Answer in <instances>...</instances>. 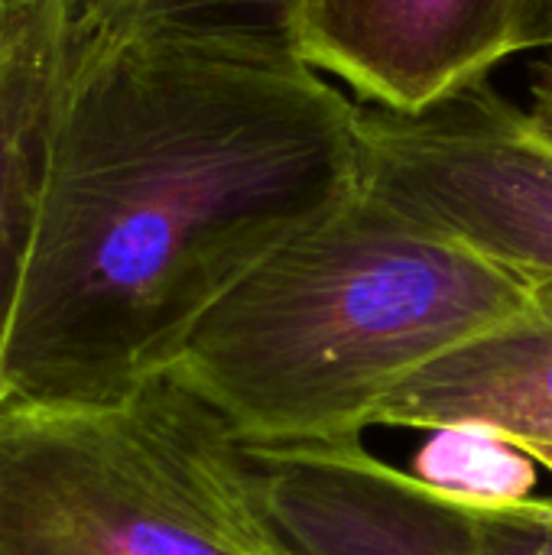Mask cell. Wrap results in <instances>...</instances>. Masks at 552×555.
<instances>
[{"label":"cell","instance_id":"6da1fadb","mask_svg":"<svg viewBox=\"0 0 552 555\" xmlns=\"http://www.w3.org/2000/svg\"><path fill=\"white\" fill-rule=\"evenodd\" d=\"M361 179V101L290 42L117 23L78 0L3 400L130 393Z\"/></svg>","mask_w":552,"mask_h":555},{"label":"cell","instance_id":"7a4b0ae2","mask_svg":"<svg viewBox=\"0 0 552 555\" xmlns=\"http://www.w3.org/2000/svg\"><path fill=\"white\" fill-rule=\"evenodd\" d=\"M534 306L521 276L361 179L264 254L166 371L241 446L348 442L420 371Z\"/></svg>","mask_w":552,"mask_h":555},{"label":"cell","instance_id":"3957f363","mask_svg":"<svg viewBox=\"0 0 552 555\" xmlns=\"http://www.w3.org/2000/svg\"><path fill=\"white\" fill-rule=\"evenodd\" d=\"M0 555H293L238 439L172 371L107 403H0Z\"/></svg>","mask_w":552,"mask_h":555},{"label":"cell","instance_id":"277c9868","mask_svg":"<svg viewBox=\"0 0 552 555\" xmlns=\"http://www.w3.org/2000/svg\"><path fill=\"white\" fill-rule=\"evenodd\" d=\"M364 185L552 302V137L491 81L423 114L361 104Z\"/></svg>","mask_w":552,"mask_h":555},{"label":"cell","instance_id":"5b68a950","mask_svg":"<svg viewBox=\"0 0 552 555\" xmlns=\"http://www.w3.org/2000/svg\"><path fill=\"white\" fill-rule=\"evenodd\" d=\"M238 449L260 514L293 555H508L498 504L449 494L364 439Z\"/></svg>","mask_w":552,"mask_h":555},{"label":"cell","instance_id":"8992f818","mask_svg":"<svg viewBox=\"0 0 552 555\" xmlns=\"http://www.w3.org/2000/svg\"><path fill=\"white\" fill-rule=\"evenodd\" d=\"M290 46L355 101L423 114L527 52V0H299Z\"/></svg>","mask_w":552,"mask_h":555},{"label":"cell","instance_id":"52a82bcc","mask_svg":"<svg viewBox=\"0 0 552 555\" xmlns=\"http://www.w3.org/2000/svg\"><path fill=\"white\" fill-rule=\"evenodd\" d=\"M377 426L485 433L521 446L552 439V302L452 351L407 380Z\"/></svg>","mask_w":552,"mask_h":555},{"label":"cell","instance_id":"ba28073f","mask_svg":"<svg viewBox=\"0 0 552 555\" xmlns=\"http://www.w3.org/2000/svg\"><path fill=\"white\" fill-rule=\"evenodd\" d=\"M75 36L78 0H46L0 62V403L13 309Z\"/></svg>","mask_w":552,"mask_h":555},{"label":"cell","instance_id":"9c48e42d","mask_svg":"<svg viewBox=\"0 0 552 555\" xmlns=\"http://www.w3.org/2000/svg\"><path fill=\"white\" fill-rule=\"evenodd\" d=\"M537 462L511 442L485 433H436L416 475L449 494L478 504L527 501Z\"/></svg>","mask_w":552,"mask_h":555},{"label":"cell","instance_id":"30bf717a","mask_svg":"<svg viewBox=\"0 0 552 555\" xmlns=\"http://www.w3.org/2000/svg\"><path fill=\"white\" fill-rule=\"evenodd\" d=\"M94 16L290 42L299 0H85Z\"/></svg>","mask_w":552,"mask_h":555},{"label":"cell","instance_id":"8fae6325","mask_svg":"<svg viewBox=\"0 0 552 555\" xmlns=\"http://www.w3.org/2000/svg\"><path fill=\"white\" fill-rule=\"evenodd\" d=\"M498 533L508 555H552V501L498 504Z\"/></svg>","mask_w":552,"mask_h":555},{"label":"cell","instance_id":"7c38bea8","mask_svg":"<svg viewBox=\"0 0 552 555\" xmlns=\"http://www.w3.org/2000/svg\"><path fill=\"white\" fill-rule=\"evenodd\" d=\"M46 0H0V62L10 55V49L20 42L33 16L42 10Z\"/></svg>","mask_w":552,"mask_h":555},{"label":"cell","instance_id":"4fadbf2b","mask_svg":"<svg viewBox=\"0 0 552 555\" xmlns=\"http://www.w3.org/2000/svg\"><path fill=\"white\" fill-rule=\"evenodd\" d=\"M530 114L537 117V124L552 137V55L540 59L534 65L530 85H527V101Z\"/></svg>","mask_w":552,"mask_h":555},{"label":"cell","instance_id":"5bb4252c","mask_svg":"<svg viewBox=\"0 0 552 555\" xmlns=\"http://www.w3.org/2000/svg\"><path fill=\"white\" fill-rule=\"evenodd\" d=\"M527 52H552V0H527Z\"/></svg>","mask_w":552,"mask_h":555},{"label":"cell","instance_id":"9a60e30c","mask_svg":"<svg viewBox=\"0 0 552 555\" xmlns=\"http://www.w3.org/2000/svg\"><path fill=\"white\" fill-rule=\"evenodd\" d=\"M521 452H527L540 468L552 472V439H537V442H521Z\"/></svg>","mask_w":552,"mask_h":555}]
</instances>
